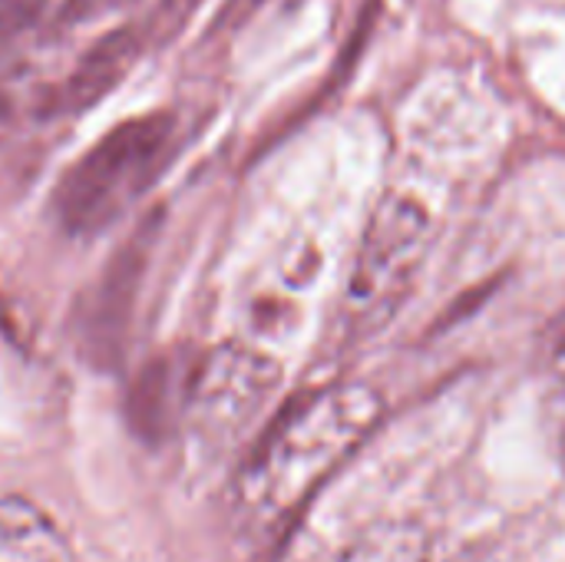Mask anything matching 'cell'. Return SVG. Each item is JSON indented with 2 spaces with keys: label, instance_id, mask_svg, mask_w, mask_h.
I'll return each instance as SVG.
<instances>
[{
  "label": "cell",
  "instance_id": "4",
  "mask_svg": "<svg viewBox=\"0 0 565 562\" xmlns=\"http://www.w3.org/2000/svg\"><path fill=\"white\" fill-rule=\"evenodd\" d=\"M281 368L245 344H222L202 358L189 381V414L202 437H238L275 397Z\"/></svg>",
  "mask_w": 565,
  "mask_h": 562
},
{
  "label": "cell",
  "instance_id": "13",
  "mask_svg": "<svg viewBox=\"0 0 565 562\" xmlns=\"http://www.w3.org/2000/svg\"><path fill=\"white\" fill-rule=\"evenodd\" d=\"M550 344H553L556 354H565V305L563 311L553 318V325H550Z\"/></svg>",
  "mask_w": 565,
  "mask_h": 562
},
{
  "label": "cell",
  "instance_id": "8",
  "mask_svg": "<svg viewBox=\"0 0 565 562\" xmlns=\"http://www.w3.org/2000/svg\"><path fill=\"white\" fill-rule=\"evenodd\" d=\"M341 562H420V543H414L407 530L377 533L374 540L348 550V556Z\"/></svg>",
  "mask_w": 565,
  "mask_h": 562
},
{
  "label": "cell",
  "instance_id": "11",
  "mask_svg": "<svg viewBox=\"0 0 565 562\" xmlns=\"http://www.w3.org/2000/svg\"><path fill=\"white\" fill-rule=\"evenodd\" d=\"M122 3H129V0H66L60 10V23H86V20H96Z\"/></svg>",
  "mask_w": 565,
  "mask_h": 562
},
{
  "label": "cell",
  "instance_id": "6",
  "mask_svg": "<svg viewBox=\"0 0 565 562\" xmlns=\"http://www.w3.org/2000/svg\"><path fill=\"white\" fill-rule=\"evenodd\" d=\"M142 43H146L142 26H119L103 40H96L83 53V60L70 70V76L60 83L53 113H86L103 96H109L139 60Z\"/></svg>",
  "mask_w": 565,
  "mask_h": 562
},
{
  "label": "cell",
  "instance_id": "10",
  "mask_svg": "<svg viewBox=\"0 0 565 562\" xmlns=\"http://www.w3.org/2000/svg\"><path fill=\"white\" fill-rule=\"evenodd\" d=\"M543 427H546V441L550 450L565 474V374L550 388L546 404H543Z\"/></svg>",
  "mask_w": 565,
  "mask_h": 562
},
{
  "label": "cell",
  "instance_id": "2",
  "mask_svg": "<svg viewBox=\"0 0 565 562\" xmlns=\"http://www.w3.org/2000/svg\"><path fill=\"white\" fill-rule=\"evenodd\" d=\"M175 139L169 113H146L113 126L56 185V215L73 235L109 225L159 172Z\"/></svg>",
  "mask_w": 565,
  "mask_h": 562
},
{
  "label": "cell",
  "instance_id": "7",
  "mask_svg": "<svg viewBox=\"0 0 565 562\" xmlns=\"http://www.w3.org/2000/svg\"><path fill=\"white\" fill-rule=\"evenodd\" d=\"M0 562H70L53 520L23 497H0Z\"/></svg>",
  "mask_w": 565,
  "mask_h": 562
},
{
  "label": "cell",
  "instance_id": "1",
  "mask_svg": "<svg viewBox=\"0 0 565 562\" xmlns=\"http://www.w3.org/2000/svg\"><path fill=\"white\" fill-rule=\"evenodd\" d=\"M384 401L367 384H334L298 397L262 437L238 477V497L262 517L301 507L377 427Z\"/></svg>",
  "mask_w": 565,
  "mask_h": 562
},
{
  "label": "cell",
  "instance_id": "5",
  "mask_svg": "<svg viewBox=\"0 0 565 562\" xmlns=\"http://www.w3.org/2000/svg\"><path fill=\"white\" fill-rule=\"evenodd\" d=\"M146 252H149V235L146 229H139V235L109 258L96 285L86 291L79 305V331L89 351L96 354L119 351V341H122V331H126V321L139 291V278L146 268Z\"/></svg>",
  "mask_w": 565,
  "mask_h": 562
},
{
  "label": "cell",
  "instance_id": "12",
  "mask_svg": "<svg viewBox=\"0 0 565 562\" xmlns=\"http://www.w3.org/2000/svg\"><path fill=\"white\" fill-rule=\"evenodd\" d=\"M258 3H262V0H228V7H225L222 20H225V23H232V20L238 23V20H242V17H248Z\"/></svg>",
  "mask_w": 565,
  "mask_h": 562
},
{
  "label": "cell",
  "instance_id": "15",
  "mask_svg": "<svg viewBox=\"0 0 565 562\" xmlns=\"http://www.w3.org/2000/svg\"><path fill=\"white\" fill-rule=\"evenodd\" d=\"M7 109H10V99H7V93L0 89V119L7 116Z\"/></svg>",
  "mask_w": 565,
  "mask_h": 562
},
{
  "label": "cell",
  "instance_id": "9",
  "mask_svg": "<svg viewBox=\"0 0 565 562\" xmlns=\"http://www.w3.org/2000/svg\"><path fill=\"white\" fill-rule=\"evenodd\" d=\"M199 3L202 0H159V7L149 13V20L142 23V36L149 40V43H166V40H172L185 23H189V17L199 10Z\"/></svg>",
  "mask_w": 565,
  "mask_h": 562
},
{
  "label": "cell",
  "instance_id": "14",
  "mask_svg": "<svg viewBox=\"0 0 565 562\" xmlns=\"http://www.w3.org/2000/svg\"><path fill=\"white\" fill-rule=\"evenodd\" d=\"M36 0H0V17L13 13V10H30Z\"/></svg>",
  "mask_w": 565,
  "mask_h": 562
},
{
  "label": "cell",
  "instance_id": "3",
  "mask_svg": "<svg viewBox=\"0 0 565 562\" xmlns=\"http://www.w3.org/2000/svg\"><path fill=\"white\" fill-rule=\"evenodd\" d=\"M430 212L414 195L387 192L374 205L341 298L344 321L354 331L384 325L404 305L430 252Z\"/></svg>",
  "mask_w": 565,
  "mask_h": 562
}]
</instances>
